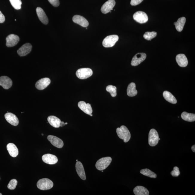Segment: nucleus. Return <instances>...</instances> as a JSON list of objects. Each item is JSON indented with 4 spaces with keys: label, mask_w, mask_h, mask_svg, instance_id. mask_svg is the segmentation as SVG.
<instances>
[{
    "label": "nucleus",
    "mask_w": 195,
    "mask_h": 195,
    "mask_svg": "<svg viewBox=\"0 0 195 195\" xmlns=\"http://www.w3.org/2000/svg\"><path fill=\"white\" fill-rule=\"evenodd\" d=\"M7 149L9 154L13 157H16L19 154L18 149L16 146L13 143H9L7 144Z\"/></svg>",
    "instance_id": "nucleus-22"
},
{
    "label": "nucleus",
    "mask_w": 195,
    "mask_h": 195,
    "mask_svg": "<svg viewBox=\"0 0 195 195\" xmlns=\"http://www.w3.org/2000/svg\"><path fill=\"white\" fill-rule=\"evenodd\" d=\"M176 60L179 65L181 67H187L188 63L187 57L184 54L177 55L176 57Z\"/></svg>",
    "instance_id": "nucleus-21"
},
{
    "label": "nucleus",
    "mask_w": 195,
    "mask_h": 195,
    "mask_svg": "<svg viewBox=\"0 0 195 195\" xmlns=\"http://www.w3.org/2000/svg\"><path fill=\"white\" fill-rule=\"evenodd\" d=\"M138 92L136 89V85L135 83H131L129 84L127 89V94L128 96L133 97L137 95Z\"/></svg>",
    "instance_id": "nucleus-24"
},
{
    "label": "nucleus",
    "mask_w": 195,
    "mask_h": 195,
    "mask_svg": "<svg viewBox=\"0 0 195 195\" xmlns=\"http://www.w3.org/2000/svg\"><path fill=\"white\" fill-rule=\"evenodd\" d=\"M6 40V46L10 48L16 46L19 42L20 38L16 35L11 34L7 36Z\"/></svg>",
    "instance_id": "nucleus-9"
},
{
    "label": "nucleus",
    "mask_w": 195,
    "mask_h": 195,
    "mask_svg": "<svg viewBox=\"0 0 195 195\" xmlns=\"http://www.w3.org/2000/svg\"><path fill=\"white\" fill-rule=\"evenodd\" d=\"M89 115H90V116H93V115H92V114H90Z\"/></svg>",
    "instance_id": "nucleus-40"
},
{
    "label": "nucleus",
    "mask_w": 195,
    "mask_h": 195,
    "mask_svg": "<svg viewBox=\"0 0 195 195\" xmlns=\"http://www.w3.org/2000/svg\"><path fill=\"white\" fill-rule=\"evenodd\" d=\"M157 33L155 32H146L144 35V39L148 41H151V39L156 37Z\"/></svg>",
    "instance_id": "nucleus-32"
},
{
    "label": "nucleus",
    "mask_w": 195,
    "mask_h": 195,
    "mask_svg": "<svg viewBox=\"0 0 195 195\" xmlns=\"http://www.w3.org/2000/svg\"><path fill=\"white\" fill-rule=\"evenodd\" d=\"M48 140L52 145L58 148H62L64 146V143L61 139L55 136L49 135L48 137Z\"/></svg>",
    "instance_id": "nucleus-10"
},
{
    "label": "nucleus",
    "mask_w": 195,
    "mask_h": 195,
    "mask_svg": "<svg viewBox=\"0 0 195 195\" xmlns=\"http://www.w3.org/2000/svg\"><path fill=\"white\" fill-rule=\"evenodd\" d=\"M181 117L185 121L193 122L195 121V114L191 113L183 112L181 115Z\"/></svg>",
    "instance_id": "nucleus-28"
},
{
    "label": "nucleus",
    "mask_w": 195,
    "mask_h": 195,
    "mask_svg": "<svg viewBox=\"0 0 195 195\" xmlns=\"http://www.w3.org/2000/svg\"><path fill=\"white\" fill-rule=\"evenodd\" d=\"M36 11L38 18L41 22L45 25L48 24V17L42 9L40 7H38L36 8Z\"/></svg>",
    "instance_id": "nucleus-19"
},
{
    "label": "nucleus",
    "mask_w": 195,
    "mask_h": 195,
    "mask_svg": "<svg viewBox=\"0 0 195 195\" xmlns=\"http://www.w3.org/2000/svg\"><path fill=\"white\" fill-rule=\"evenodd\" d=\"M5 20L4 16L3 14L0 11V23H2L4 22Z\"/></svg>",
    "instance_id": "nucleus-37"
},
{
    "label": "nucleus",
    "mask_w": 195,
    "mask_h": 195,
    "mask_svg": "<svg viewBox=\"0 0 195 195\" xmlns=\"http://www.w3.org/2000/svg\"><path fill=\"white\" fill-rule=\"evenodd\" d=\"M42 159L44 162L50 165L55 164L58 162V159L56 156L50 154L43 155Z\"/></svg>",
    "instance_id": "nucleus-14"
},
{
    "label": "nucleus",
    "mask_w": 195,
    "mask_h": 195,
    "mask_svg": "<svg viewBox=\"0 0 195 195\" xmlns=\"http://www.w3.org/2000/svg\"><path fill=\"white\" fill-rule=\"evenodd\" d=\"M51 83V80L48 78H42L36 82L35 86L39 90H43L46 88Z\"/></svg>",
    "instance_id": "nucleus-13"
},
{
    "label": "nucleus",
    "mask_w": 195,
    "mask_h": 195,
    "mask_svg": "<svg viewBox=\"0 0 195 195\" xmlns=\"http://www.w3.org/2000/svg\"><path fill=\"white\" fill-rule=\"evenodd\" d=\"M106 91L111 94V96L115 97L117 95V88L115 86L112 85H108L106 88Z\"/></svg>",
    "instance_id": "nucleus-30"
},
{
    "label": "nucleus",
    "mask_w": 195,
    "mask_h": 195,
    "mask_svg": "<svg viewBox=\"0 0 195 195\" xmlns=\"http://www.w3.org/2000/svg\"><path fill=\"white\" fill-rule=\"evenodd\" d=\"M12 6L16 10H19L21 8L22 2L21 0H10Z\"/></svg>",
    "instance_id": "nucleus-31"
},
{
    "label": "nucleus",
    "mask_w": 195,
    "mask_h": 195,
    "mask_svg": "<svg viewBox=\"0 0 195 195\" xmlns=\"http://www.w3.org/2000/svg\"><path fill=\"white\" fill-rule=\"evenodd\" d=\"M103 172V170H102V172Z\"/></svg>",
    "instance_id": "nucleus-46"
},
{
    "label": "nucleus",
    "mask_w": 195,
    "mask_h": 195,
    "mask_svg": "<svg viewBox=\"0 0 195 195\" xmlns=\"http://www.w3.org/2000/svg\"><path fill=\"white\" fill-rule=\"evenodd\" d=\"M171 175L173 177H178L180 175V171L178 167H175L173 168V170L171 171Z\"/></svg>",
    "instance_id": "nucleus-34"
},
{
    "label": "nucleus",
    "mask_w": 195,
    "mask_h": 195,
    "mask_svg": "<svg viewBox=\"0 0 195 195\" xmlns=\"http://www.w3.org/2000/svg\"><path fill=\"white\" fill-rule=\"evenodd\" d=\"M13 85V81L7 76H3L0 77V85L5 89H8Z\"/></svg>",
    "instance_id": "nucleus-16"
},
{
    "label": "nucleus",
    "mask_w": 195,
    "mask_h": 195,
    "mask_svg": "<svg viewBox=\"0 0 195 195\" xmlns=\"http://www.w3.org/2000/svg\"><path fill=\"white\" fill-rule=\"evenodd\" d=\"M193 152H195V145H193L191 148Z\"/></svg>",
    "instance_id": "nucleus-39"
},
{
    "label": "nucleus",
    "mask_w": 195,
    "mask_h": 195,
    "mask_svg": "<svg viewBox=\"0 0 195 195\" xmlns=\"http://www.w3.org/2000/svg\"><path fill=\"white\" fill-rule=\"evenodd\" d=\"M75 167L77 173L80 178L83 180H86V175L82 163L81 162L78 161L77 162Z\"/></svg>",
    "instance_id": "nucleus-20"
},
{
    "label": "nucleus",
    "mask_w": 195,
    "mask_h": 195,
    "mask_svg": "<svg viewBox=\"0 0 195 195\" xmlns=\"http://www.w3.org/2000/svg\"><path fill=\"white\" fill-rule=\"evenodd\" d=\"M36 185L38 189L41 190L45 191L51 189L53 187L54 184L50 179L43 178L38 181Z\"/></svg>",
    "instance_id": "nucleus-2"
},
{
    "label": "nucleus",
    "mask_w": 195,
    "mask_h": 195,
    "mask_svg": "<svg viewBox=\"0 0 195 195\" xmlns=\"http://www.w3.org/2000/svg\"><path fill=\"white\" fill-rule=\"evenodd\" d=\"M144 0H131L130 4L133 6H137L140 4Z\"/></svg>",
    "instance_id": "nucleus-36"
},
{
    "label": "nucleus",
    "mask_w": 195,
    "mask_h": 195,
    "mask_svg": "<svg viewBox=\"0 0 195 195\" xmlns=\"http://www.w3.org/2000/svg\"><path fill=\"white\" fill-rule=\"evenodd\" d=\"M134 194L135 195H149V192L146 188L141 186H138L133 189Z\"/></svg>",
    "instance_id": "nucleus-25"
},
{
    "label": "nucleus",
    "mask_w": 195,
    "mask_h": 195,
    "mask_svg": "<svg viewBox=\"0 0 195 195\" xmlns=\"http://www.w3.org/2000/svg\"><path fill=\"white\" fill-rule=\"evenodd\" d=\"M110 157L102 158L98 161L96 163V168L99 170H103L108 167L112 162Z\"/></svg>",
    "instance_id": "nucleus-3"
},
{
    "label": "nucleus",
    "mask_w": 195,
    "mask_h": 195,
    "mask_svg": "<svg viewBox=\"0 0 195 195\" xmlns=\"http://www.w3.org/2000/svg\"><path fill=\"white\" fill-rule=\"evenodd\" d=\"M146 55L144 53H138L132 58L131 64L132 66H137L145 60Z\"/></svg>",
    "instance_id": "nucleus-8"
},
{
    "label": "nucleus",
    "mask_w": 195,
    "mask_h": 195,
    "mask_svg": "<svg viewBox=\"0 0 195 195\" xmlns=\"http://www.w3.org/2000/svg\"><path fill=\"white\" fill-rule=\"evenodd\" d=\"M32 48V46L30 43H26L19 48L17 53L21 57L25 56L30 53Z\"/></svg>",
    "instance_id": "nucleus-11"
},
{
    "label": "nucleus",
    "mask_w": 195,
    "mask_h": 195,
    "mask_svg": "<svg viewBox=\"0 0 195 195\" xmlns=\"http://www.w3.org/2000/svg\"><path fill=\"white\" fill-rule=\"evenodd\" d=\"M163 96L167 101L170 103L174 104L177 103V100L176 98L170 92L167 91L164 92Z\"/></svg>",
    "instance_id": "nucleus-26"
},
{
    "label": "nucleus",
    "mask_w": 195,
    "mask_h": 195,
    "mask_svg": "<svg viewBox=\"0 0 195 195\" xmlns=\"http://www.w3.org/2000/svg\"></svg>",
    "instance_id": "nucleus-48"
},
{
    "label": "nucleus",
    "mask_w": 195,
    "mask_h": 195,
    "mask_svg": "<svg viewBox=\"0 0 195 195\" xmlns=\"http://www.w3.org/2000/svg\"><path fill=\"white\" fill-rule=\"evenodd\" d=\"M134 20L140 24L146 23L148 21V17L144 12L138 11L136 12L133 16Z\"/></svg>",
    "instance_id": "nucleus-7"
},
{
    "label": "nucleus",
    "mask_w": 195,
    "mask_h": 195,
    "mask_svg": "<svg viewBox=\"0 0 195 195\" xmlns=\"http://www.w3.org/2000/svg\"><path fill=\"white\" fill-rule=\"evenodd\" d=\"M67 124H68L67 123H65V125H67Z\"/></svg>",
    "instance_id": "nucleus-42"
},
{
    "label": "nucleus",
    "mask_w": 195,
    "mask_h": 195,
    "mask_svg": "<svg viewBox=\"0 0 195 195\" xmlns=\"http://www.w3.org/2000/svg\"><path fill=\"white\" fill-rule=\"evenodd\" d=\"M65 125V123L63 121H61L60 124V127H63Z\"/></svg>",
    "instance_id": "nucleus-38"
},
{
    "label": "nucleus",
    "mask_w": 195,
    "mask_h": 195,
    "mask_svg": "<svg viewBox=\"0 0 195 195\" xmlns=\"http://www.w3.org/2000/svg\"><path fill=\"white\" fill-rule=\"evenodd\" d=\"M78 107L83 112L87 114L90 115L93 112L91 104L89 103H86L84 101H80L78 103Z\"/></svg>",
    "instance_id": "nucleus-18"
},
{
    "label": "nucleus",
    "mask_w": 195,
    "mask_h": 195,
    "mask_svg": "<svg viewBox=\"0 0 195 195\" xmlns=\"http://www.w3.org/2000/svg\"><path fill=\"white\" fill-rule=\"evenodd\" d=\"M186 21L185 17H182L179 18L175 24L176 29L178 32H181L183 30Z\"/></svg>",
    "instance_id": "nucleus-27"
},
{
    "label": "nucleus",
    "mask_w": 195,
    "mask_h": 195,
    "mask_svg": "<svg viewBox=\"0 0 195 195\" xmlns=\"http://www.w3.org/2000/svg\"><path fill=\"white\" fill-rule=\"evenodd\" d=\"M176 23V22H174V25H175Z\"/></svg>",
    "instance_id": "nucleus-41"
},
{
    "label": "nucleus",
    "mask_w": 195,
    "mask_h": 195,
    "mask_svg": "<svg viewBox=\"0 0 195 195\" xmlns=\"http://www.w3.org/2000/svg\"><path fill=\"white\" fill-rule=\"evenodd\" d=\"M4 117L7 121L11 125L14 126L18 125L19 121L18 118L13 113L7 112L5 114Z\"/></svg>",
    "instance_id": "nucleus-15"
},
{
    "label": "nucleus",
    "mask_w": 195,
    "mask_h": 195,
    "mask_svg": "<svg viewBox=\"0 0 195 195\" xmlns=\"http://www.w3.org/2000/svg\"><path fill=\"white\" fill-rule=\"evenodd\" d=\"M93 74V71L89 68H82L76 71V75L79 79L84 80L88 79Z\"/></svg>",
    "instance_id": "nucleus-4"
},
{
    "label": "nucleus",
    "mask_w": 195,
    "mask_h": 195,
    "mask_svg": "<svg viewBox=\"0 0 195 195\" xmlns=\"http://www.w3.org/2000/svg\"><path fill=\"white\" fill-rule=\"evenodd\" d=\"M72 20L74 23L79 24L83 27H87L89 24L88 20L81 16L79 15L74 16L73 17Z\"/></svg>",
    "instance_id": "nucleus-17"
},
{
    "label": "nucleus",
    "mask_w": 195,
    "mask_h": 195,
    "mask_svg": "<svg viewBox=\"0 0 195 195\" xmlns=\"http://www.w3.org/2000/svg\"><path fill=\"white\" fill-rule=\"evenodd\" d=\"M115 4V0H109L103 5L101 8V11L104 14L108 13L113 10Z\"/></svg>",
    "instance_id": "nucleus-12"
},
{
    "label": "nucleus",
    "mask_w": 195,
    "mask_h": 195,
    "mask_svg": "<svg viewBox=\"0 0 195 195\" xmlns=\"http://www.w3.org/2000/svg\"><path fill=\"white\" fill-rule=\"evenodd\" d=\"M119 39V36L116 35L108 36L103 41V45L105 48H111L114 46Z\"/></svg>",
    "instance_id": "nucleus-5"
},
{
    "label": "nucleus",
    "mask_w": 195,
    "mask_h": 195,
    "mask_svg": "<svg viewBox=\"0 0 195 195\" xmlns=\"http://www.w3.org/2000/svg\"><path fill=\"white\" fill-rule=\"evenodd\" d=\"M159 136L156 130L152 129L150 131L149 134L148 142L150 145L155 146L157 145L159 142Z\"/></svg>",
    "instance_id": "nucleus-6"
},
{
    "label": "nucleus",
    "mask_w": 195,
    "mask_h": 195,
    "mask_svg": "<svg viewBox=\"0 0 195 195\" xmlns=\"http://www.w3.org/2000/svg\"><path fill=\"white\" fill-rule=\"evenodd\" d=\"M78 161V160H76V161H77H77Z\"/></svg>",
    "instance_id": "nucleus-45"
},
{
    "label": "nucleus",
    "mask_w": 195,
    "mask_h": 195,
    "mask_svg": "<svg viewBox=\"0 0 195 195\" xmlns=\"http://www.w3.org/2000/svg\"><path fill=\"white\" fill-rule=\"evenodd\" d=\"M42 135H43V134H42Z\"/></svg>",
    "instance_id": "nucleus-44"
},
{
    "label": "nucleus",
    "mask_w": 195,
    "mask_h": 195,
    "mask_svg": "<svg viewBox=\"0 0 195 195\" xmlns=\"http://www.w3.org/2000/svg\"><path fill=\"white\" fill-rule=\"evenodd\" d=\"M49 123L52 127L55 128H58L60 127L61 121L60 119L54 116H50L48 118Z\"/></svg>",
    "instance_id": "nucleus-23"
},
{
    "label": "nucleus",
    "mask_w": 195,
    "mask_h": 195,
    "mask_svg": "<svg viewBox=\"0 0 195 195\" xmlns=\"http://www.w3.org/2000/svg\"><path fill=\"white\" fill-rule=\"evenodd\" d=\"M159 140H161V139H160V138H159Z\"/></svg>",
    "instance_id": "nucleus-47"
},
{
    "label": "nucleus",
    "mask_w": 195,
    "mask_h": 195,
    "mask_svg": "<svg viewBox=\"0 0 195 195\" xmlns=\"http://www.w3.org/2000/svg\"><path fill=\"white\" fill-rule=\"evenodd\" d=\"M17 184V181L16 179H13L10 181L7 186L8 188L10 190L15 189Z\"/></svg>",
    "instance_id": "nucleus-33"
},
{
    "label": "nucleus",
    "mask_w": 195,
    "mask_h": 195,
    "mask_svg": "<svg viewBox=\"0 0 195 195\" xmlns=\"http://www.w3.org/2000/svg\"><path fill=\"white\" fill-rule=\"evenodd\" d=\"M140 173L145 176L152 178H156L157 175L154 172H152L149 169L146 168L140 170Z\"/></svg>",
    "instance_id": "nucleus-29"
},
{
    "label": "nucleus",
    "mask_w": 195,
    "mask_h": 195,
    "mask_svg": "<svg viewBox=\"0 0 195 195\" xmlns=\"http://www.w3.org/2000/svg\"><path fill=\"white\" fill-rule=\"evenodd\" d=\"M116 133L119 138L123 140L125 143L128 142L131 138L129 130L124 125H122L121 127L117 128Z\"/></svg>",
    "instance_id": "nucleus-1"
},
{
    "label": "nucleus",
    "mask_w": 195,
    "mask_h": 195,
    "mask_svg": "<svg viewBox=\"0 0 195 195\" xmlns=\"http://www.w3.org/2000/svg\"><path fill=\"white\" fill-rule=\"evenodd\" d=\"M2 195V194H1V193H0V195Z\"/></svg>",
    "instance_id": "nucleus-43"
},
{
    "label": "nucleus",
    "mask_w": 195,
    "mask_h": 195,
    "mask_svg": "<svg viewBox=\"0 0 195 195\" xmlns=\"http://www.w3.org/2000/svg\"><path fill=\"white\" fill-rule=\"evenodd\" d=\"M50 4L55 7H58L60 4L59 0H48Z\"/></svg>",
    "instance_id": "nucleus-35"
}]
</instances>
